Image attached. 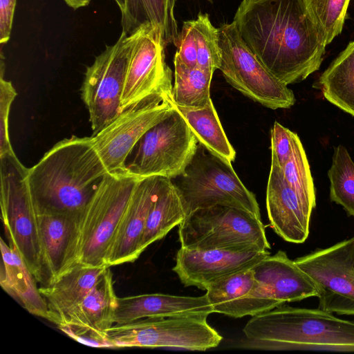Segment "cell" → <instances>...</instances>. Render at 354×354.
<instances>
[{
	"instance_id": "6da1fadb",
	"label": "cell",
	"mask_w": 354,
	"mask_h": 354,
	"mask_svg": "<svg viewBox=\"0 0 354 354\" xmlns=\"http://www.w3.org/2000/svg\"><path fill=\"white\" fill-rule=\"evenodd\" d=\"M233 22L245 45L283 84L319 68L326 44L303 0H243Z\"/></svg>"
},
{
	"instance_id": "7a4b0ae2",
	"label": "cell",
	"mask_w": 354,
	"mask_h": 354,
	"mask_svg": "<svg viewBox=\"0 0 354 354\" xmlns=\"http://www.w3.org/2000/svg\"><path fill=\"white\" fill-rule=\"evenodd\" d=\"M91 137L56 143L30 168L27 180L37 214L79 218L108 174Z\"/></svg>"
},
{
	"instance_id": "3957f363",
	"label": "cell",
	"mask_w": 354,
	"mask_h": 354,
	"mask_svg": "<svg viewBox=\"0 0 354 354\" xmlns=\"http://www.w3.org/2000/svg\"><path fill=\"white\" fill-rule=\"evenodd\" d=\"M243 331L242 348L354 352V322L319 308L284 304L252 316Z\"/></svg>"
},
{
	"instance_id": "277c9868",
	"label": "cell",
	"mask_w": 354,
	"mask_h": 354,
	"mask_svg": "<svg viewBox=\"0 0 354 354\" xmlns=\"http://www.w3.org/2000/svg\"><path fill=\"white\" fill-rule=\"evenodd\" d=\"M140 179L127 170L104 176L77 221L75 265L108 266L107 254Z\"/></svg>"
},
{
	"instance_id": "5b68a950",
	"label": "cell",
	"mask_w": 354,
	"mask_h": 354,
	"mask_svg": "<svg viewBox=\"0 0 354 354\" xmlns=\"http://www.w3.org/2000/svg\"><path fill=\"white\" fill-rule=\"evenodd\" d=\"M28 169L15 151L0 156L1 220L9 245L16 248L37 282L48 283L38 214L29 189Z\"/></svg>"
},
{
	"instance_id": "8992f818",
	"label": "cell",
	"mask_w": 354,
	"mask_h": 354,
	"mask_svg": "<svg viewBox=\"0 0 354 354\" xmlns=\"http://www.w3.org/2000/svg\"><path fill=\"white\" fill-rule=\"evenodd\" d=\"M171 180L180 194L186 216L197 209L224 205L261 218L255 195L243 185L231 163L200 143L185 171Z\"/></svg>"
},
{
	"instance_id": "52a82bcc",
	"label": "cell",
	"mask_w": 354,
	"mask_h": 354,
	"mask_svg": "<svg viewBox=\"0 0 354 354\" xmlns=\"http://www.w3.org/2000/svg\"><path fill=\"white\" fill-rule=\"evenodd\" d=\"M182 248L199 250H269L261 218L232 206L216 205L197 209L178 225Z\"/></svg>"
},
{
	"instance_id": "ba28073f",
	"label": "cell",
	"mask_w": 354,
	"mask_h": 354,
	"mask_svg": "<svg viewBox=\"0 0 354 354\" xmlns=\"http://www.w3.org/2000/svg\"><path fill=\"white\" fill-rule=\"evenodd\" d=\"M207 314L172 315L114 324L106 330L114 348H169L204 351L223 337L207 322Z\"/></svg>"
},
{
	"instance_id": "9c48e42d",
	"label": "cell",
	"mask_w": 354,
	"mask_h": 354,
	"mask_svg": "<svg viewBox=\"0 0 354 354\" xmlns=\"http://www.w3.org/2000/svg\"><path fill=\"white\" fill-rule=\"evenodd\" d=\"M198 145L197 138L174 106L167 117L142 136L127 169L140 178L174 179L185 171Z\"/></svg>"
},
{
	"instance_id": "30bf717a",
	"label": "cell",
	"mask_w": 354,
	"mask_h": 354,
	"mask_svg": "<svg viewBox=\"0 0 354 354\" xmlns=\"http://www.w3.org/2000/svg\"><path fill=\"white\" fill-rule=\"evenodd\" d=\"M222 60L219 70L226 81L245 96L272 109L294 105L293 92L276 78L242 40L234 23L218 28Z\"/></svg>"
},
{
	"instance_id": "8fae6325",
	"label": "cell",
	"mask_w": 354,
	"mask_h": 354,
	"mask_svg": "<svg viewBox=\"0 0 354 354\" xmlns=\"http://www.w3.org/2000/svg\"><path fill=\"white\" fill-rule=\"evenodd\" d=\"M134 37L133 32L128 35L122 31L116 42L106 46L86 68L81 96L88 111L92 136L122 111L121 98Z\"/></svg>"
},
{
	"instance_id": "7c38bea8",
	"label": "cell",
	"mask_w": 354,
	"mask_h": 354,
	"mask_svg": "<svg viewBox=\"0 0 354 354\" xmlns=\"http://www.w3.org/2000/svg\"><path fill=\"white\" fill-rule=\"evenodd\" d=\"M171 91L156 93L123 110L91 136L109 173L127 170V158L142 136L174 109Z\"/></svg>"
},
{
	"instance_id": "4fadbf2b",
	"label": "cell",
	"mask_w": 354,
	"mask_h": 354,
	"mask_svg": "<svg viewBox=\"0 0 354 354\" xmlns=\"http://www.w3.org/2000/svg\"><path fill=\"white\" fill-rule=\"evenodd\" d=\"M353 243L354 236L294 260L316 283L318 308L338 315H354Z\"/></svg>"
},
{
	"instance_id": "5bb4252c",
	"label": "cell",
	"mask_w": 354,
	"mask_h": 354,
	"mask_svg": "<svg viewBox=\"0 0 354 354\" xmlns=\"http://www.w3.org/2000/svg\"><path fill=\"white\" fill-rule=\"evenodd\" d=\"M134 33L121 98L122 111L146 97L172 88L171 71L165 62V44L160 29L141 26Z\"/></svg>"
},
{
	"instance_id": "9a60e30c",
	"label": "cell",
	"mask_w": 354,
	"mask_h": 354,
	"mask_svg": "<svg viewBox=\"0 0 354 354\" xmlns=\"http://www.w3.org/2000/svg\"><path fill=\"white\" fill-rule=\"evenodd\" d=\"M270 254L268 250H199L180 247L172 270L185 286L206 290L223 279L252 268Z\"/></svg>"
},
{
	"instance_id": "2e32d148",
	"label": "cell",
	"mask_w": 354,
	"mask_h": 354,
	"mask_svg": "<svg viewBox=\"0 0 354 354\" xmlns=\"http://www.w3.org/2000/svg\"><path fill=\"white\" fill-rule=\"evenodd\" d=\"M266 209L271 227L283 240L302 243L307 239L312 210L288 183L282 169L272 163L266 189Z\"/></svg>"
},
{
	"instance_id": "e0dca14e",
	"label": "cell",
	"mask_w": 354,
	"mask_h": 354,
	"mask_svg": "<svg viewBox=\"0 0 354 354\" xmlns=\"http://www.w3.org/2000/svg\"><path fill=\"white\" fill-rule=\"evenodd\" d=\"M205 295L214 313L234 318L254 316L281 306L257 281L252 268L214 283Z\"/></svg>"
},
{
	"instance_id": "ac0fdd59",
	"label": "cell",
	"mask_w": 354,
	"mask_h": 354,
	"mask_svg": "<svg viewBox=\"0 0 354 354\" xmlns=\"http://www.w3.org/2000/svg\"><path fill=\"white\" fill-rule=\"evenodd\" d=\"M159 178H140L136 183L106 256V264L109 267L132 263L140 257L138 246L156 197Z\"/></svg>"
},
{
	"instance_id": "d6986e66",
	"label": "cell",
	"mask_w": 354,
	"mask_h": 354,
	"mask_svg": "<svg viewBox=\"0 0 354 354\" xmlns=\"http://www.w3.org/2000/svg\"><path fill=\"white\" fill-rule=\"evenodd\" d=\"M252 270L270 297L281 305L318 296L319 290L313 279L282 250L268 255Z\"/></svg>"
},
{
	"instance_id": "ffe728a7",
	"label": "cell",
	"mask_w": 354,
	"mask_h": 354,
	"mask_svg": "<svg viewBox=\"0 0 354 354\" xmlns=\"http://www.w3.org/2000/svg\"><path fill=\"white\" fill-rule=\"evenodd\" d=\"M38 218L43 261L49 284L75 265V246L79 218L38 214Z\"/></svg>"
},
{
	"instance_id": "44dd1931",
	"label": "cell",
	"mask_w": 354,
	"mask_h": 354,
	"mask_svg": "<svg viewBox=\"0 0 354 354\" xmlns=\"http://www.w3.org/2000/svg\"><path fill=\"white\" fill-rule=\"evenodd\" d=\"M212 313L213 308L205 294L201 297L144 294L118 297L114 323L124 324L158 316Z\"/></svg>"
},
{
	"instance_id": "7402d4cb",
	"label": "cell",
	"mask_w": 354,
	"mask_h": 354,
	"mask_svg": "<svg viewBox=\"0 0 354 354\" xmlns=\"http://www.w3.org/2000/svg\"><path fill=\"white\" fill-rule=\"evenodd\" d=\"M107 267L76 264L53 282L39 288L47 304L49 321L57 325L86 297Z\"/></svg>"
},
{
	"instance_id": "603a6c76",
	"label": "cell",
	"mask_w": 354,
	"mask_h": 354,
	"mask_svg": "<svg viewBox=\"0 0 354 354\" xmlns=\"http://www.w3.org/2000/svg\"><path fill=\"white\" fill-rule=\"evenodd\" d=\"M2 256L1 285L30 313L49 321L47 304L37 288L35 277L16 248L1 239Z\"/></svg>"
},
{
	"instance_id": "cb8c5ba5",
	"label": "cell",
	"mask_w": 354,
	"mask_h": 354,
	"mask_svg": "<svg viewBox=\"0 0 354 354\" xmlns=\"http://www.w3.org/2000/svg\"><path fill=\"white\" fill-rule=\"evenodd\" d=\"M118 299L113 274L110 267H107L86 297L66 314L57 325L66 323L106 333L115 324Z\"/></svg>"
},
{
	"instance_id": "d4e9b609",
	"label": "cell",
	"mask_w": 354,
	"mask_h": 354,
	"mask_svg": "<svg viewBox=\"0 0 354 354\" xmlns=\"http://www.w3.org/2000/svg\"><path fill=\"white\" fill-rule=\"evenodd\" d=\"M186 217L180 194L170 178L160 177L156 199L149 212L141 237L138 254L156 241L164 238Z\"/></svg>"
},
{
	"instance_id": "484cf974",
	"label": "cell",
	"mask_w": 354,
	"mask_h": 354,
	"mask_svg": "<svg viewBox=\"0 0 354 354\" xmlns=\"http://www.w3.org/2000/svg\"><path fill=\"white\" fill-rule=\"evenodd\" d=\"M175 1L125 0L122 31L129 35L141 26L151 24L160 29L165 46L174 44L178 35L174 16Z\"/></svg>"
},
{
	"instance_id": "4316f807",
	"label": "cell",
	"mask_w": 354,
	"mask_h": 354,
	"mask_svg": "<svg viewBox=\"0 0 354 354\" xmlns=\"http://www.w3.org/2000/svg\"><path fill=\"white\" fill-rule=\"evenodd\" d=\"M174 106L184 117L198 143L230 163L234 160L236 151L226 136L212 100L202 108Z\"/></svg>"
},
{
	"instance_id": "83f0119b",
	"label": "cell",
	"mask_w": 354,
	"mask_h": 354,
	"mask_svg": "<svg viewBox=\"0 0 354 354\" xmlns=\"http://www.w3.org/2000/svg\"><path fill=\"white\" fill-rule=\"evenodd\" d=\"M319 84L327 100L354 116V41L322 74Z\"/></svg>"
},
{
	"instance_id": "f1b7e54d",
	"label": "cell",
	"mask_w": 354,
	"mask_h": 354,
	"mask_svg": "<svg viewBox=\"0 0 354 354\" xmlns=\"http://www.w3.org/2000/svg\"><path fill=\"white\" fill-rule=\"evenodd\" d=\"M174 84L171 96L174 105L198 109L206 106L212 100L210 84L213 74L196 66L190 68L175 55Z\"/></svg>"
},
{
	"instance_id": "f546056e",
	"label": "cell",
	"mask_w": 354,
	"mask_h": 354,
	"mask_svg": "<svg viewBox=\"0 0 354 354\" xmlns=\"http://www.w3.org/2000/svg\"><path fill=\"white\" fill-rule=\"evenodd\" d=\"M328 176L330 200L342 205L348 216L354 217V162L342 145L334 148Z\"/></svg>"
},
{
	"instance_id": "4dcf8cb0",
	"label": "cell",
	"mask_w": 354,
	"mask_h": 354,
	"mask_svg": "<svg viewBox=\"0 0 354 354\" xmlns=\"http://www.w3.org/2000/svg\"><path fill=\"white\" fill-rule=\"evenodd\" d=\"M282 171L304 204L313 211L316 206V196L310 165L301 140L294 132L292 153Z\"/></svg>"
},
{
	"instance_id": "1f68e13d",
	"label": "cell",
	"mask_w": 354,
	"mask_h": 354,
	"mask_svg": "<svg viewBox=\"0 0 354 354\" xmlns=\"http://www.w3.org/2000/svg\"><path fill=\"white\" fill-rule=\"evenodd\" d=\"M326 45L342 32L350 0H303Z\"/></svg>"
},
{
	"instance_id": "d6a6232c",
	"label": "cell",
	"mask_w": 354,
	"mask_h": 354,
	"mask_svg": "<svg viewBox=\"0 0 354 354\" xmlns=\"http://www.w3.org/2000/svg\"><path fill=\"white\" fill-rule=\"evenodd\" d=\"M197 49V66L214 74L219 69L222 60L219 46L218 28L211 23L207 13L199 12L193 19Z\"/></svg>"
},
{
	"instance_id": "836d02e7",
	"label": "cell",
	"mask_w": 354,
	"mask_h": 354,
	"mask_svg": "<svg viewBox=\"0 0 354 354\" xmlns=\"http://www.w3.org/2000/svg\"><path fill=\"white\" fill-rule=\"evenodd\" d=\"M4 66L0 77V156L14 152L9 134V117L12 104L17 93L11 82L3 78Z\"/></svg>"
},
{
	"instance_id": "e575fe53",
	"label": "cell",
	"mask_w": 354,
	"mask_h": 354,
	"mask_svg": "<svg viewBox=\"0 0 354 354\" xmlns=\"http://www.w3.org/2000/svg\"><path fill=\"white\" fill-rule=\"evenodd\" d=\"M293 132L277 122L271 129V163L281 169L289 160L292 150Z\"/></svg>"
},
{
	"instance_id": "d590c367",
	"label": "cell",
	"mask_w": 354,
	"mask_h": 354,
	"mask_svg": "<svg viewBox=\"0 0 354 354\" xmlns=\"http://www.w3.org/2000/svg\"><path fill=\"white\" fill-rule=\"evenodd\" d=\"M57 327L68 337L82 344L95 348H114L106 333L66 323L60 324Z\"/></svg>"
},
{
	"instance_id": "8d00e7d4",
	"label": "cell",
	"mask_w": 354,
	"mask_h": 354,
	"mask_svg": "<svg viewBox=\"0 0 354 354\" xmlns=\"http://www.w3.org/2000/svg\"><path fill=\"white\" fill-rule=\"evenodd\" d=\"M177 48L176 55L187 66H197V49L193 20L183 22L182 30L174 43Z\"/></svg>"
},
{
	"instance_id": "74e56055",
	"label": "cell",
	"mask_w": 354,
	"mask_h": 354,
	"mask_svg": "<svg viewBox=\"0 0 354 354\" xmlns=\"http://www.w3.org/2000/svg\"><path fill=\"white\" fill-rule=\"evenodd\" d=\"M17 0H0V44L7 43L11 35Z\"/></svg>"
},
{
	"instance_id": "f35d334b",
	"label": "cell",
	"mask_w": 354,
	"mask_h": 354,
	"mask_svg": "<svg viewBox=\"0 0 354 354\" xmlns=\"http://www.w3.org/2000/svg\"><path fill=\"white\" fill-rule=\"evenodd\" d=\"M69 7L76 10L89 4L91 0H63Z\"/></svg>"
},
{
	"instance_id": "ab89813d",
	"label": "cell",
	"mask_w": 354,
	"mask_h": 354,
	"mask_svg": "<svg viewBox=\"0 0 354 354\" xmlns=\"http://www.w3.org/2000/svg\"><path fill=\"white\" fill-rule=\"evenodd\" d=\"M119 7L121 13L124 10L125 8V0H114Z\"/></svg>"
},
{
	"instance_id": "60d3db41",
	"label": "cell",
	"mask_w": 354,
	"mask_h": 354,
	"mask_svg": "<svg viewBox=\"0 0 354 354\" xmlns=\"http://www.w3.org/2000/svg\"><path fill=\"white\" fill-rule=\"evenodd\" d=\"M351 259H352V266L354 269V243L353 245V248H352V254H351Z\"/></svg>"
},
{
	"instance_id": "b9f144b4",
	"label": "cell",
	"mask_w": 354,
	"mask_h": 354,
	"mask_svg": "<svg viewBox=\"0 0 354 354\" xmlns=\"http://www.w3.org/2000/svg\"><path fill=\"white\" fill-rule=\"evenodd\" d=\"M208 1L212 3V0H207Z\"/></svg>"
}]
</instances>
